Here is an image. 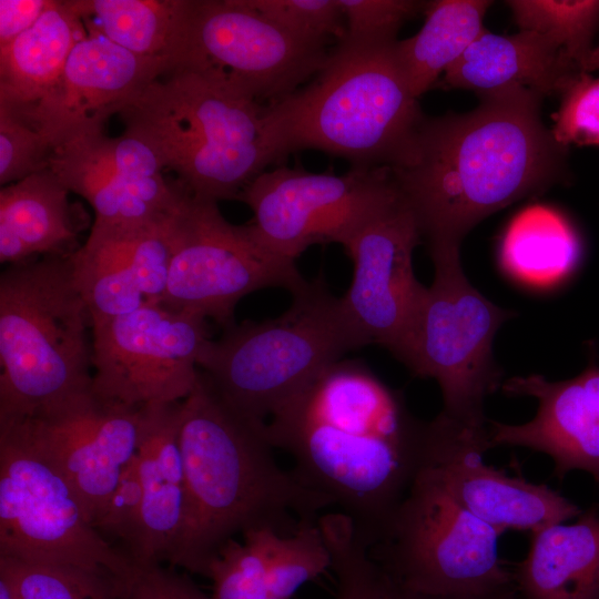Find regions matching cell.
Listing matches in <instances>:
<instances>
[{
    "mask_svg": "<svg viewBox=\"0 0 599 599\" xmlns=\"http://www.w3.org/2000/svg\"><path fill=\"white\" fill-rule=\"evenodd\" d=\"M292 470L354 522L370 546L423 464L427 423L403 394L364 363L342 358L287 399L265 423Z\"/></svg>",
    "mask_w": 599,
    "mask_h": 599,
    "instance_id": "obj_1",
    "label": "cell"
},
{
    "mask_svg": "<svg viewBox=\"0 0 599 599\" xmlns=\"http://www.w3.org/2000/svg\"><path fill=\"white\" fill-rule=\"evenodd\" d=\"M475 110L426 118L390 170L428 247L459 248L481 220L558 182L566 148L542 123V97L484 95Z\"/></svg>",
    "mask_w": 599,
    "mask_h": 599,
    "instance_id": "obj_2",
    "label": "cell"
},
{
    "mask_svg": "<svg viewBox=\"0 0 599 599\" xmlns=\"http://www.w3.org/2000/svg\"><path fill=\"white\" fill-rule=\"evenodd\" d=\"M179 445L184 517L167 562L173 568L206 577L217 551L236 535L270 528L290 536L334 506L280 467L265 423L231 407L202 370L180 402Z\"/></svg>",
    "mask_w": 599,
    "mask_h": 599,
    "instance_id": "obj_3",
    "label": "cell"
},
{
    "mask_svg": "<svg viewBox=\"0 0 599 599\" xmlns=\"http://www.w3.org/2000/svg\"><path fill=\"white\" fill-rule=\"evenodd\" d=\"M119 115L125 131L145 140L181 185L215 202L237 200L287 156L270 104L185 70L153 81Z\"/></svg>",
    "mask_w": 599,
    "mask_h": 599,
    "instance_id": "obj_4",
    "label": "cell"
},
{
    "mask_svg": "<svg viewBox=\"0 0 599 599\" xmlns=\"http://www.w3.org/2000/svg\"><path fill=\"white\" fill-rule=\"evenodd\" d=\"M395 43L337 42L305 85L270 104L285 153L317 150L351 167L395 166L425 115Z\"/></svg>",
    "mask_w": 599,
    "mask_h": 599,
    "instance_id": "obj_5",
    "label": "cell"
},
{
    "mask_svg": "<svg viewBox=\"0 0 599 599\" xmlns=\"http://www.w3.org/2000/svg\"><path fill=\"white\" fill-rule=\"evenodd\" d=\"M72 254L11 264L0 277V424L92 388V319Z\"/></svg>",
    "mask_w": 599,
    "mask_h": 599,
    "instance_id": "obj_6",
    "label": "cell"
},
{
    "mask_svg": "<svg viewBox=\"0 0 599 599\" xmlns=\"http://www.w3.org/2000/svg\"><path fill=\"white\" fill-rule=\"evenodd\" d=\"M292 296L277 317L225 328L199 359L221 397L252 420L266 423L325 368L367 345L322 273Z\"/></svg>",
    "mask_w": 599,
    "mask_h": 599,
    "instance_id": "obj_7",
    "label": "cell"
},
{
    "mask_svg": "<svg viewBox=\"0 0 599 599\" xmlns=\"http://www.w3.org/2000/svg\"><path fill=\"white\" fill-rule=\"evenodd\" d=\"M500 535L456 501L423 460L368 550L387 577L408 590L518 595L514 572L498 554Z\"/></svg>",
    "mask_w": 599,
    "mask_h": 599,
    "instance_id": "obj_8",
    "label": "cell"
},
{
    "mask_svg": "<svg viewBox=\"0 0 599 599\" xmlns=\"http://www.w3.org/2000/svg\"><path fill=\"white\" fill-rule=\"evenodd\" d=\"M0 557L92 572L120 599L140 569L92 526L62 471L12 423L0 424Z\"/></svg>",
    "mask_w": 599,
    "mask_h": 599,
    "instance_id": "obj_9",
    "label": "cell"
},
{
    "mask_svg": "<svg viewBox=\"0 0 599 599\" xmlns=\"http://www.w3.org/2000/svg\"><path fill=\"white\" fill-rule=\"evenodd\" d=\"M429 253L434 281L424 292L402 363L415 376L438 383L443 414L484 427L485 399L504 382L493 356L494 337L516 314L471 285L459 248L432 247Z\"/></svg>",
    "mask_w": 599,
    "mask_h": 599,
    "instance_id": "obj_10",
    "label": "cell"
},
{
    "mask_svg": "<svg viewBox=\"0 0 599 599\" xmlns=\"http://www.w3.org/2000/svg\"><path fill=\"white\" fill-rule=\"evenodd\" d=\"M167 229L172 260L162 304L171 309L212 318L225 329L235 324V307L247 294L264 288L294 294L307 283L295 261L266 248L248 224H231L217 202L185 187Z\"/></svg>",
    "mask_w": 599,
    "mask_h": 599,
    "instance_id": "obj_11",
    "label": "cell"
},
{
    "mask_svg": "<svg viewBox=\"0 0 599 599\" xmlns=\"http://www.w3.org/2000/svg\"><path fill=\"white\" fill-rule=\"evenodd\" d=\"M329 52L283 29L247 0H187L170 71L194 72L274 104L311 81Z\"/></svg>",
    "mask_w": 599,
    "mask_h": 599,
    "instance_id": "obj_12",
    "label": "cell"
},
{
    "mask_svg": "<svg viewBox=\"0 0 599 599\" xmlns=\"http://www.w3.org/2000/svg\"><path fill=\"white\" fill-rule=\"evenodd\" d=\"M398 193L388 167H351L344 174L277 166L255 177L237 201L248 224L273 253L295 261L314 244L342 246Z\"/></svg>",
    "mask_w": 599,
    "mask_h": 599,
    "instance_id": "obj_13",
    "label": "cell"
},
{
    "mask_svg": "<svg viewBox=\"0 0 599 599\" xmlns=\"http://www.w3.org/2000/svg\"><path fill=\"white\" fill-rule=\"evenodd\" d=\"M210 339L205 318L158 302L94 324L92 392L133 407L181 402L196 384Z\"/></svg>",
    "mask_w": 599,
    "mask_h": 599,
    "instance_id": "obj_14",
    "label": "cell"
},
{
    "mask_svg": "<svg viewBox=\"0 0 599 599\" xmlns=\"http://www.w3.org/2000/svg\"><path fill=\"white\" fill-rule=\"evenodd\" d=\"M420 236L416 216L398 192L343 246L353 262L349 287L341 297L344 312L367 345L388 349L399 362L426 290L413 268Z\"/></svg>",
    "mask_w": 599,
    "mask_h": 599,
    "instance_id": "obj_15",
    "label": "cell"
},
{
    "mask_svg": "<svg viewBox=\"0 0 599 599\" xmlns=\"http://www.w3.org/2000/svg\"><path fill=\"white\" fill-rule=\"evenodd\" d=\"M487 426L461 424L441 412L427 423L424 464L464 508L501 534H532L577 518L582 510L545 484L484 464Z\"/></svg>",
    "mask_w": 599,
    "mask_h": 599,
    "instance_id": "obj_16",
    "label": "cell"
},
{
    "mask_svg": "<svg viewBox=\"0 0 599 599\" xmlns=\"http://www.w3.org/2000/svg\"><path fill=\"white\" fill-rule=\"evenodd\" d=\"M142 417L143 406L102 399L91 388L50 409L9 423L19 425L62 471L94 527L136 455Z\"/></svg>",
    "mask_w": 599,
    "mask_h": 599,
    "instance_id": "obj_17",
    "label": "cell"
},
{
    "mask_svg": "<svg viewBox=\"0 0 599 599\" xmlns=\"http://www.w3.org/2000/svg\"><path fill=\"white\" fill-rule=\"evenodd\" d=\"M50 170L95 213V225L136 226L162 222L177 209L184 187L166 183L156 151L125 131L79 135L55 146Z\"/></svg>",
    "mask_w": 599,
    "mask_h": 599,
    "instance_id": "obj_18",
    "label": "cell"
},
{
    "mask_svg": "<svg viewBox=\"0 0 599 599\" xmlns=\"http://www.w3.org/2000/svg\"><path fill=\"white\" fill-rule=\"evenodd\" d=\"M169 71L165 60L135 54L88 30L72 49L58 85L24 118L43 132L53 151L70 139L103 131L111 115Z\"/></svg>",
    "mask_w": 599,
    "mask_h": 599,
    "instance_id": "obj_19",
    "label": "cell"
},
{
    "mask_svg": "<svg viewBox=\"0 0 599 599\" xmlns=\"http://www.w3.org/2000/svg\"><path fill=\"white\" fill-rule=\"evenodd\" d=\"M500 388L507 396L535 397L538 410L530 422L520 425L490 422L491 448L520 446L547 454L559 480L572 470H582L599 490V417L577 376L558 382L539 374L515 376L504 380Z\"/></svg>",
    "mask_w": 599,
    "mask_h": 599,
    "instance_id": "obj_20",
    "label": "cell"
},
{
    "mask_svg": "<svg viewBox=\"0 0 599 599\" xmlns=\"http://www.w3.org/2000/svg\"><path fill=\"white\" fill-rule=\"evenodd\" d=\"M180 402L143 406L138 448L142 486L140 524L130 558L139 567L163 565L184 517V474L179 445Z\"/></svg>",
    "mask_w": 599,
    "mask_h": 599,
    "instance_id": "obj_21",
    "label": "cell"
},
{
    "mask_svg": "<svg viewBox=\"0 0 599 599\" xmlns=\"http://www.w3.org/2000/svg\"><path fill=\"white\" fill-rule=\"evenodd\" d=\"M586 73L542 34L520 30L499 35L485 30L444 74L447 88L474 90L479 95L526 89L540 97L562 93Z\"/></svg>",
    "mask_w": 599,
    "mask_h": 599,
    "instance_id": "obj_22",
    "label": "cell"
},
{
    "mask_svg": "<svg viewBox=\"0 0 599 599\" xmlns=\"http://www.w3.org/2000/svg\"><path fill=\"white\" fill-rule=\"evenodd\" d=\"M514 578L522 599H599V506L530 534Z\"/></svg>",
    "mask_w": 599,
    "mask_h": 599,
    "instance_id": "obj_23",
    "label": "cell"
},
{
    "mask_svg": "<svg viewBox=\"0 0 599 599\" xmlns=\"http://www.w3.org/2000/svg\"><path fill=\"white\" fill-rule=\"evenodd\" d=\"M88 30L69 1L50 0L39 20L0 48V105L30 115L60 82Z\"/></svg>",
    "mask_w": 599,
    "mask_h": 599,
    "instance_id": "obj_24",
    "label": "cell"
},
{
    "mask_svg": "<svg viewBox=\"0 0 599 599\" xmlns=\"http://www.w3.org/2000/svg\"><path fill=\"white\" fill-rule=\"evenodd\" d=\"M69 190L48 169L0 191V261L17 264L34 255H69L77 237Z\"/></svg>",
    "mask_w": 599,
    "mask_h": 599,
    "instance_id": "obj_25",
    "label": "cell"
},
{
    "mask_svg": "<svg viewBox=\"0 0 599 599\" xmlns=\"http://www.w3.org/2000/svg\"><path fill=\"white\" fill-rule=\"evenodd\" d=\"M581 255L578 234L558 210L531 204L506 226L498 251L499 264L514 281L531 288L564 282Z\"/></svg>",
    "mask_w": 599,
    "mask_h": 599,
    "instance_id": "obj_26",
    "label": "cell"
},
{
    "mask_svg": "<svg viewBox=\"0 0 599 599\" xmlns=\"http://www.w3.org/2000/svg\"><path fill=\"white\" fill-rule=\"evenodd\" d=\"M491 3L486 0L428 1L419 31L396 41L398 63L417 99L433 88L440 74H445L486 30L483 21Z\"/></svg>",
    "mask_w": 599,
    "mask_h": 599,
    "instance_id": "obj_27",
    "label": "cell"
},
{
    "mask_svg": "<svg viewBox=\"0 0 599 599\" xmlns=\"http://www.w3.org/2000/svg\"><path fill=\"white\" fill-rule=\"evenodd\" d=\"M87 30L142 57L170 65L187 0H68Z\"/></svg>",
    "mask_w": 599,
    "mask_h": 599,
    "instance_id": "obj_28",
    "label": "cell"
},
{
    "mask_svg": "<svg viewBox=\"0 0 599 599\" xmlns=\"http://www.w3.org/2000/svg\"><path fill=\"white\" fill-rule=\"evenodd\" d=\"M169 219L136 226L93 224L88 237L130 271L150 302L162 303L167 287L172 260Z\"/></svg>",
    "mask_w": 599,
    "mask_h": 599,
    "instance_id": "obj_29",
    "label": "cell"
},
{
    "mask_svg": "<svg viewBox=\"0 0 599 599\" xmlns=\"http://www.w3.org/2000/svg\"><path fill=\"white\" fill-rule=\"evenodd\" d=\"M71 256L92 326L130 314L150 302L130 271L97 244L87 240Z\"/></svg>",
    "mask_w": 599,
    "mask_h": 599,
    "instance_id": "obj_30",
    "label": "cell"
},
{
    "mask_svg": "<svg viewBox=\"0 0 599 599\" xmlns=\"http://www.w3.org/2000/svg\"><path fill=\"white\" fill-rule=\"evenodd\" d=\"M506 4L520 30L545 35L588 73L591 39L599 23L598 0H510Z\"/></svg>",
    "mask_w": 599,
    "mask_h": 599,
    "instance_id": "obj_31",
    "label": "cell"
},
{
    "mask_svg": "<svg viewBox=\"0 0 599 599\" xmlns=\"http://www.w3.org/2000/svg\"><path fill=\"white\" fill-rule=\"evenodd\" d=\"M318 525L336 577L334 599H386L388 577L372 558L351 518L341 511L325 512Z\"/></svg>",
    "mask_w": 599,
    "mask_h": 599,
    "instance_id": "obj_32",
    "label": "cell"
},
{
    "mask_svg": "<svg viewBox=\"0 0 599 599\" xmlns=\"http://www.w3.org/2000/svg\"><path fill=\"white\" fill-rule=\"evenodd\" d=\"M270 528L251 529L224 544L211 561L206 578L212 599H270L268 562L278 538Z\"/></svg>",
    "mask_w": 599,
    "mask_h": 599,
    "instance_id": "obj_33",
    "label": "cell"
},
{
    "mask_svg": "<svg viewBox=\"0 0 599 599\" xmlns=\"http://www.w3.org/2000/svg\"><path fill=\"white\" fill-rule=\"evenodd\" d=\"M0 580L13 599H120L109 579L67 566L0 557Z\"/></svg>",
    "mask_w": 599,
    "mask_h": 599,
    "instance_id": "obj_34",
    "label": "cell"
},
{
    "mask_svg": "<svg viewBox=\"0 0 599 599\" xmlns=\"http://www.w3.org/2000/svg\"><path fill=\"white\" fill-rule=\"evenodd\" d=\"M331 568L332 556L318 522L278 536L268 562V597L291 599L304 583Z\"/></svg>",
    "mask_w": 599,
    "mask_h": 599,
    "instance_id": "obj_35",
    "label": "cell"
},
{
    "mask_svg": "<svg viewBox=\"0 0 599 599\" xmlns=\"http://www.w3.org/2000/svg\"><path fill=\"white\" fill-rule=\"evenodd\" d=\"M248 4L288 32L327 45L345 38L337 0H247Z\"/></svg>",
    "mask_w": 599,
    "mask_h": 599,
    "instance_id": "obj_36",
    "label": "cell"
},
{
    "mask_svg": "<svg viewBox=\"0 0 599 599\" xmlns=\"http://www.w3.org/2000/svg\"><path fill=\"white\" fill-rule=\"evenodd\" d=\"M51 153L52 145L33 122L0 105L1 185L45 170Z\"/></svg>",
    "mask_w": 599,
    "mask_h": 599,
    "instance_id": "obj_37",
    "label": "cell"
},
{
    "mask_svg": "<svg viewBox=\"0 0 599 599\" xmlns=\"http://www.w3.org/2000/svg\"><path fill=\"white\" fill-rule=\"evenodd\" d=\"M346 26V40L366 43L397 41L400 27L427 2L415 0H337Z\"/></svg>",
    "mask_w": 599,
    "mask_h": 599,
    "instance_id": "obj_38",
    "label": "cell"
},
{
    "mask_svg": "<svg viewBox=\"0 0 599 599\" xmlns=\"http://www.w3.org/2000/svg\"><path fill=\"white\" fill-rule=\"evenodd\" d=\"M551 130L562 146H599V77H577L561 93Z\"/></svg>",
    "mask_w": 599,
    "mask_h": 599,
    "instance_id": "obj_39",
    "label": "cell"
},
{
    "mask_svg": "<svg viewBox=\"0 0 599 599\" xmlns=\"http://www.w3.org/2000/svg\"><path fill=\"white\" fill-rule=\"evenodd\" d=\"M141 506L142 486L138 455H135L124 469L103 512L94 526L104 538L112 537L120 539L124 552L129 557L138 534Z\"/></svg>",
    "mask_w": 599,
    "mask_h": 599,
    "instance_id": "obj_40",
    "label": "cell"
},
{
    "mask_svg": "<svg viewBox=\"0 0 599 599\" xmlns=\"http://www.w3.org/2000/svg\"><path fill=\"white\" fill-rule=\"evenodd\" d=\"M123 599H212L185 573L163 565L139 569Z\"/></svg>",
    "mask_w": 599,
    "mask_h": 599,
    "instance_id": "obj_41",
    "label": "cell"
},
{
    "mask_svg": "<svg viewBox=\"0 0 599 599\" xmlns=\"http://www.w3.org/2000/svg\"><path fill=\"white\" fill-rule=\"evenodd\" d=\"M50 0H0V48L29 30Z\"/></svg>",
    "mask_w": 599,
    "mask_h": 599,
    "instance_id": "obj_42",
    "label": "cell"
},
{
    "mask_svg": "<svg viewBox=\"0 0 599 599\" xmlns=\"http://www.w3.org/2000/svg\"><path fill=\"white\" fill-rule=\"evenodd\" d=\"M518 595L502 596H448L429 595L405 589L388 578L386 599H518Z\"/></svg>",
    "mask_w": 599,
    "mask_h": 599,
    "instance_id": "obj_43",
    "label": "cell"
},
{
    "mask_svg": "<svg viewBox=\"0 0 599 599\" xmlns=\"http://www.w3.org/2000/svg\"><path fill=\"white\" fill-rule=\"evenodd\" d=\"M579 379L586 398L599 417V364L595 358L590 359L587 367L580 373Z\"/></svg>",
    "mask_w": 599,
    "mask_h": 599,
    "instance_id": "obj_44",
    "label": "cell"
},
{
    "mask_svg": "<svg viewBox=\"0 0 599 599\" xmlns=\"http://www.w3.org/2000/svg\"><path fill=\"white\" fill-rule=\"evenodd\" d=\"M596 69H599V45L597 48H593L588 61H587V72L593 71Z\"/></svg>",
    "mask_w": 599,
    "mask_h": 599,
    "instance_id": "obj_45",
    "label": "cell"
},
{
    "mask_svg": "<svg viewBox=\"0 0 599 599\" xmlns=\"http://www.w3.org/2000/svg\"><path fill=\"white\" fill-rule=\"evenodd\" d=\"M0 599H13L7 585L0 580Z\"/></svg>",
    "mask_w": 599,
    "mask_h": 599,
    "instance_id": "obj_46",
    "label": "cell"
}]
</instances>
